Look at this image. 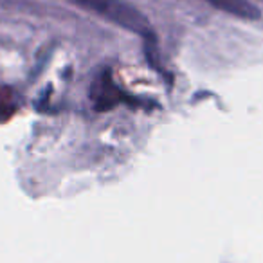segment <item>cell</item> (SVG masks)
<instances>
[{"instance_id":"2","label":"cell","mask_w":263,"mask_h":263,"mask_svg":"<svg viewBox=\"0 0 263 263\" xmlns=\"http://www.w3.org/2000/svg\"><path fill=\"white\" fill-rule=\"evenodd\" d=\"M213 8L220 9L223 13L236 16V18L243 20H258L259 18V9L252 6L249 0H205Z\"/></svg>"},{"instance_id":"1","label":"cell","mask_w":263,"mask_h":263,"mask_svg":"<svg viewBox=\"0 0 263 263\" xmlns=\"http://www.w3.org/2000/svg\"><path fill=\"white\" fill-rule=\"evenodd\" d=\"M72 2L132 33L150 34V24L144 15L126 4L124 0H72Z\"/></svg>"}]
</instances>
